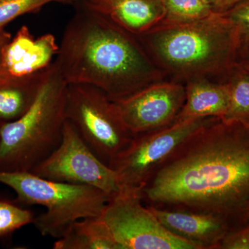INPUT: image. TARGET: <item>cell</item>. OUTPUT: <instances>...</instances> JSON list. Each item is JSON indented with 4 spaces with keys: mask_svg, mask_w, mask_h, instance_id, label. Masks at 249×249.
<instances>
[{
    "mask_svg": "<svg viewBox=\"0 0 249 249\" xmlns=\"http://www.w3.org/2000/svg\"><path fill=\"white\" fill-rule=\"evenodd\" d=\"M65 113L85 143L107 165L134 138L116 103L91 85L67 84Z\"/></svg>",
    "mask_w": 249,
    "mask_h": 249,
    "instance_id": "6",
    "label": "cell"
},
{
    "mask_svg": "<svg viewBox=\"0 0 249 249\" xmlns=\"http://www.w3.org/2000/svg\"><path fill=\"white\" fill-rule=\"evenodd\" d=\"M244 122H245L246 124H249V119H248V120L244 121Z\"/></svg>",
    "mask_w": 249,
    "mask_h": 249,
    "instance_id": "29",
    "label": "cell"
},
{
    "mask_svg": "<svg viewBox=\"0 0 249 249\" xmlns=\"http://www.w3.org/2000/svg\"><path fill=\"white\" fill-rule=\"evenodd\" d=\"M219 249H249V225L228 232L221 242Z\"/></svg>",
    "mask_w": 249,
    "mask_h": 249,
    "instance_id": "22",
    "label": "cell"
},
{
    "mask_svg": "<svg viewBox=\"0 0 249 249\" xmlns=\"http://www.w3.org/2000/svg\"><path fill=\"white\" fill-rule=\"evenodd\" d=\"M59 50L51 34L35 38L27 26H22L1 52V70L11 76L23 77L45 71L54 61Z\"/></svg>",
    "mask_w": 249,
    "mask_h": 249,
    "instance_id": "11",
    "label": "cell"
},
{
    "mask_svg": "<svg viewBox=\"0 0 249 249\" xmlns=\"http://www.w3.org/2000/svg\"><path fill=\"white\" fill-rule=\"evenodd\" d=\"M11 37H12V36H11V34H9L6 31L4 30L0 32V69H1V58L2 49L4 48L5 45L11 40Z\"/></svg>",
    "mask_w": 249,
    "mask_h": 249,
    "instance_id": "25",
    "label": "cell"
},
{
    "mask_svg": "<svg viewBox=\"0 0 249 249\" xmlns=\"http://www.w3.org/2000/svg\"><path fill=\"white\" fill-rule=\"evenodd\" d=\"M35 215L16 202L0 198V239L33 224Z\"/></svg>",
    "mask_w": 249,
    "mask_h": 249,
    "instance_id": "19",
    "label": "cell"
},
{
    "mask_svg": "<svg viewBox=\"0 0 249 249\" xmlns=\"http://www.w3.org/2000/svg\"><path fill=\"white\" fill-rule=\"evenodd\" d=\"M82 2L132 35L144 34L165 16L163 0H87Z\"/></svg>",
    "mask_w": 249,
    "mask_h": 249,
    "instance_id": "13",
    "label": "cell"
},
{
    "mask_svg": "<svg viewBox=\"0 0 249 249\" xmlns=\"http://www.w3.org/2000/svg\"><path fill=\"white\" fill-rule=\"evenodd\" d=\"M219 120L214 117L178 119L163 128L134 135L128 146L108 165L116 172L121 186L142 189L155 170L181 144Z\"/></svg>",
    "mask_w": 249,
    "mask_h": 249,
    "instance_id": "8",
    "label": "cell"
},
{
    "mask_svg": "<svg viewBox=\"0 0 249 249\" xmlns=\"http://www.w3.org/2000/svg\"><path fill=\"white\" fill-rule=\"evenodd\" d=\"M229 101L227 83L219 85L206 80H195L187 87L186 100L176 120L201 117L222 120L229 109Z\"/></svg>",
    "mask_w": 249,
    "mask_h": 249,
    "instance_id": "15",
    "label": "cell"
},
{
    "mask_svg": "<svg viewBox=\"0 0 249 249\" xmlns=\"http://www.w3.org/2000/svg\"><path fill=\"white\" fill-rule=\"evenodd\" d=\"M186 100L181 85H148L128 97L114 101L124 124L134 135L170 125L176 120Z\"/></svg>",
    "mask_w": 249,
    "mask_h": 249,
    "instance_id": "10",
    "label": "cell"
},
{
    "mask_svg": "<svg viewBox=\"0 0 249 249\" xmlns=\"http://www.w3.org/2000/svg\"><path fill=\"white\" fill-rule=\"evenodd\" d=\"M148 207L167 230L198 249H219L224 236L231 231L227 223L213 214Z\"/></svg>",
    "mask_w": 249,
    "mask_h": 249,
    "instance_id": "12",
    "label": "cell"
},
{
    "mask_svg": "<svg viewBox=\"0 0 249 249\" xmlns=\"http://www.w3.org/2000/svg\"><path fill=\"white\" fill-rule=\"evenodd\" d=\"M202 1L206 3V4L211 5V6H212L213 9L214 5L217 2L218 0H202Z\"/></svg>",
    "mask_w": 249,
    "mask_h": 249,
    "instance_id": "27",
    "label": "cell"
},
{
    "mask_svg": "<svg viewBox=\"0 0 249 249\" xmlns=\"http://www.w3.org/2000/svg\"><path fill=\"white\" fill-rule=\"evenodd\" d=\"M67 88L53 61L29 109L1 126L0 171L31 172L58 147L66 121Z\"/></svg>",
    "mask_w": 249,
    "mask_h": 249,
    "instance_id": "3",
    "label": "cell"
},
{
    "mask_svg": "<svg viewBox=\"0 0 249 249\" xmlns=\"http://www.w3.org/2000/svg\"><path fill=\"white\" fill-rule=\"evenodd\" d=\"M150 206L213 214L231 231L249 225V124L219 119L188 139L142 189Z\"/></svg>",
    "mask_w": 249,
    "mask_h": 249,
    "instance_id": "1",
    "label": "cell"
},
{
    "mask_svg": "<svg viewBox=\"0 0 249 249\" xmlns=\"http://www.w3.org/2000/svg\"><path fill=\"white\" fill-rule=\"evenodd\" d=\"M3 124H4V123L1 122V121H0V138H1V126H2Z\"/></svg>",
    "mask_w": 249,
    "mask_h": 249,
    "instance_id": "28",
    "label": "cell"
},
{
    "mask_svg": "<svg viewBox=\"0 0 249 249\" xmlns=\"http://www.w3.org/2000/svg\"><path fill=\"white\" fill-rule=\"evenodd\" d=\"M57 0H0V32L11 21L28 14L38 12Z\"/></svg>",
    "mask_w": 249,
    "mask_h": 249,
    "instance_id": "20",
    "label": "cell"
},
{
    "mask_svg": "<svg viewBox=\"0 0 249 249\" xmlns=\"http://www.w3.org/2000/svg\"><path fill=\"white\" fill-rule=\"evenodd\" d=\"M87 1V0H57V2L74 5L77 4V3L82 2V1Z\"/></svg>",
    "mask_w": 249,
    "mask_h": 249,
    "instance_id": "26",
    "label": "cell"
},
{
    "mask_svg": "<svg viewBox=\"0 0 249 249\" xmlns=\"http://www.w3.org/2000/svg\"><path fill=\"white\" fill-rule=\"evenodd\" d=\"M235 65L249 70V46L239 51Z\"/></svg>",
    "mask_w": 249,
    "mask_h": 249,
    "instance_id": "24",
    "label": "cell"
},
{
    "mask_svg": "<svg viewBox=\"0 0 249 249\" xmlns=\"http://www.w3.org/2000/svg\"><path fill=\"white\" fill-rule=\"evenodd\" d=\"M47 70L31 76L16 77L4 73L0 69L1 122L17 120L29 109L40 89Z\"/></svg>",
    "mask_w": 249,
    "mask_h": 249,
    "instance_id": "14",
    "label": "cell"
},
{
    "mask_svg": "<svg viewBox=\"0 0 249 249\" xmlns=\"http://www.w3.org/2000/svg\"><path fill=\"white\" fill-rule=\"evenodd\" d=\"M74 6L54 60L67 84L91 85L113 101L148 86L151 65L132 34L84 3Z\"/></svg>",
    "mask_w": 249,
    "mask_h": 249,
    "instance_id": "2",
    "label": "cell"
},
{
    "mask_svg": "<svg viewBox=\"0 0 249 249\" xmlns=\"http://www.w3.org/2000/svg\"><path fill=\"white\" fill-rule=\"evenodd\" d=\"M0 183L16 193L18 203L44 206L45 212L33 224L42 236L56 240L76 221L99 216L111 197L94 187L53 181L31 172L0 171Z\"/></svg>",
    "mask_w": 249,
    "mask_h": 249,
    "instance_id": "5",
    "label": "cell"
},
{
    "mask_svg": "<svg viewBox=\"0 0 249 249\" xmlns=\"http://www.w3.org/2000/svg\"><path fill=\"white\" fill-rule=\"evenodd\" d=\"M237 31L239 51L249 46V0H244L222 13Z\"/></svg>",
    "mask_w": 249,
    "mask_h": 249,
    "instance_id": "21",
    "label": "cell"
},
{
    "mask_svg": "<svg viewBox=\"0 0 249 249\" xmlns=\"http://www.w3.org/2000/svg\"><path fill=\"white\" fill-rule=\"evenodd\" d=\"M99 217L121 249H198L167 230L143 206L141 188L123 186Z\"/></svg>",
    "mask_w": 249,
    "mask_h": 249,
    "instance_id": "7",
    "label": "cell"
},
{
    "mask_svg": "<svg viewBox=\"0 0 249 249\" xmlns=\"http://www.w3.org/2000/svg\"><path fill=\"white\" fill-rule=\"evenodd\" d=\"M242 1L244 0H218L217 2L214 5L213 10L214 12H226Z\"/></svg>",
    "mask_w": 249,
    "mask_h": 249,
    "instance_id": "23",
    "label": "cell"
},
{
    "mask_svg": "<svg viewBox=\"0 0 249 249\" xmlns=\"http://www.w3.org/2000/svg\"><path fill=\"white\" fill-rule=\"evenodd\" d=\"M53 247L54 249H121L99 216L73 223Z\"/></svg>",
    "mask_w": 249,
    "mask_h": 249,
    "instance_id": "16",
    "label": "cell"
},
{
    "mask_svg": "<svg viewBox=\"0 0 249 249\" xmlns=\"http://www.w3.org/2000/svg\"><path fill=\"white\" fill-rule=\"evenodd\" d=\"M227 83L230 101L224 121H245L249 119V70L235 65Z\"/></svg>",
    "mask_w": 249,
    "mask_h": 249,
    "instance_id": "17",
    "label": "cell"
},
{
    "mask_svg": "<svg viewBox=\"0 0 249 249\" xmlns=\"http://www.w3.org/2000/svg\"><path fill=\"white\" fill-rule=\"evenodd\" d=\"M31 173L60 182L94 187L111 196L122 188L116 172L93 153L67 120L58 147Z\"/></svg>",
    "mask_w": 249,
    "mask_h": 249,
    "instance_id": "9",
    "label": "cell"
},
{
    "mask_svg": "<svg viewBox=\"0 0 249 249\" xmlns=\"http://www.w3.org/2000/svg\"><path fill=\"white\" fill-rule=\"evenodd\" d=\"M153 50L183 74L231 71L239 52L237 31L222 13L175 24L152 34Z\"/></svg>",
    "mask_w": 249,
    "mask_h": 249,
    "instance_id": "4",
    "label": "cell"
},
{
    "mask_svg": "<svg viewBox=\"0 0 249 249\" xmlns=\"http://www.w3.org/2000/svg\"><path fill=\"white\" fill-rule=\"evenodd\" d=\"M165 16L171 22H190L211 16L214 11L202 0H163Z\"/></svg>",
    "mask_w": 249,
    "mask_h": 249,
    "instance_id": "18",
    "label": "cell"
}]
</instances>
